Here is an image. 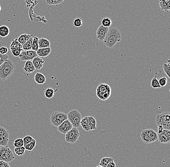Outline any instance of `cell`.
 Returning a JSON list of instances; mask_svg holds the SVG:
<instances>
[{
	"label": "cell",
	"mask_w": 170,
	"mask_h": 167,
	"mask_svg": "<svg viewBox=\"0 0 170 167\" xmlns=\"http://www.w3.org/2000/svg\"><path fill=\"white\" fill-rule=\"evenodd\" d=\"M121 35L120 30L115 27L109 29L103 40V43L107 48H112L117 43L120 42Z\"/></svg>",
	"instance_id": "6da1fadb"
},
{
	"label": "cell",
	"mask_w": 170,
	"mask_h": 167,
	"mask_svg": "<svg viewBox=\"0 0 170 167\" xmlns=\"http://www.w3.org/2000/svg\"><path fill=\"white\" fill-rule=\"evenodd\" d=\"M15 70V64L10 59H7L0 66V80H7L12 76Z\"/></svg>",
	"instance_id": "7a4b0ae2"
},
{
	"label": "cell",
	"mask_w": 170,
	"mask_h": 167,
	"mask_svg": "<svg viewBox=\"0 0 170 167\" xmlns=\"http://www.w3.org/2000/svg\"><path fill=\"white\" fill-rule=\"evenodd\" d=\"M111 94V87L106 84H101L97 87L96 95L101 100H106L108 99Z\"/></svg>",
	"instance_id": "3957f363"
},
{
	"label": "cell",
	"mask_w": 170,
	"mask_h": 167,
	"mask_svg": "<svg viewBox=\"0 0 170 167\" xmlns=\"http://www.w3.org/2000/svg\"><path fill=\"white\" fill-rule=\"evenodd\" d=\"M141 138L146 144L153 143L158 140V133L153 129H145L141 132Z\"/></svg>",
	"instance_id": "277c9868"
},
{
	"label": "cell",
	"mask_w": 170,
	"mask_h": 167,
	"mask_svg": "<svg viewBox=\"0 0 170 167\" xmlns=\"http://www.w3.org/2000/svg\"><path fill=\"white\" fill-rule=\"evenodd\" d=\"M157 125L162 126L164 129L170 130V113L165 112L157 114L156 117Z\"/></svg>",
	"instance_id": "5b68a950"
},
{
	"label": "cell",
	"mask_w": 170,
	"mask_h": 167,
	"mask_svg": "<svg viewBox=\"0 0 170 167\" xmlns=\"http://www.w3.org/2000/svg\"><path fill=\"white\" fill-rule=\"evenodd\" d=\"M68 120L73 128H78L80 126L82 115L77 109L71 110L67 114Z\"/></svg>",
	"instance_id": "8992f818"
},
{
	"label": "cell",
	"mask_w": 170,
	"mask_h": 167,
	"mask_svg": "<svg viewBox=\"0 0 170 167\" xmlns=\"http://www.w3.org/2000/svg\"><path fill=\"white\" fill-rule=\"evenodd\" d=\"M50 122L54 126L58 127L66 120L68 119L67 114L63 112L56 111L52 113L50 117Z\"/></svg>",
	"instance_id": "52a82bcc"
},
{
	"label": "cell",
	"mask_w": 170,
	"mask_h": 167,
	"mask_svg": "<svg viewBox=\"0 0 170 167\" xmlns=\"http://www.w3.org/2000/svg\"><path fill=\"white\" fill-rule=\"evenodd\" d=\"M15 157L12 150L7 146L0 147V161H3L7 163L12 162Z\"/></svg>",
	"instance_id": "ba28073f"
},
{
	"label": "cell",
	"mask_w": 170,
	"mask_h": 167,
	"mask_svg": "<svg viewBox=\"0 0 170 167\" xmlns=\"http://www.w3.org/2000/svg\"><path fill=\"white\" fill-rule=\"evenodd\" d=\"M80 136L78 129L76 128H73L67 133L65 134V141L70 143L77 142Z\"/></svg>",
	"instance_id": "9c48e42d"
},
{
	"label": "cell",
	"mask_w": 170,
	"mask_h": 167,
	"mask_svg": "<svg viewBox=\"0 0 170 167\" xmlns=\"http://www.w3.org/2000/svg\"><path fill=\"white\" fill-rule=\"evenodd\" d=\"M37 56L36 52L32 50H23L21 53V55L18 56L20 58L21 61H32V59Z\"/></svg>",
	"instance_id": "30bf717a"
},
{
	"label": "cell",
	"mask_w": 170,
	"mask_h": 167,
	"mask_svg": "<svg viewBox=\"0 0 170 167\" xmlns=\"http://www.w3.org/2000/svg\"><path fill=\"white\" fill-rule=\"evenodd\" d=\"M158 140L160 143H169L170 141V131L163 129L162 132L158 133Z\"/></svg>",
	"instance_id": "8fae6325"
},
{
	"label": "cell",
	"mask_w": 170,
	"mask_h": 167,
	"mask_svg": "<svg viewBox=\"0 0 170 167\" xmlns=\"http://www.w3.org/2000/svg\"><path fill=\"white\" fill-rule=\"evenodd\" d=\"M73 128L71 123L68 119L66 120L57 127L58 131L61 133L65 134Z\"/></svg>",
	"instance_id": "7c38bea8"
},
{
	"label": "cell",
	"mask_w": 170,
	"mask_h": 167,
	"mask_svg": "<svg viewBox=\"0 0 170 167\" xmlns=\"http://www.w3.org/2000/svg\"><path fill=\"white\" fill-rule=\"evenodd\" d=\"M109 29V28H107V27H103L102 25L100 26L96 31L97 38L100 41H103Z\"/></svg>",
	"instance_id": "4fadbf2b"
},
{
	"label": "cell",
	"mask_w": 170,
	"mask_h": 167,
	"mask_svg": "<svg viewBox=\"0 0 170 167\" xmlns=\"http://www.w3.org/2000/svg\"><path fill=\"white\" fill-rule=\"evenodd\" d=\"M52 49L50 48L39 49L36 51L37 55L40 58H45L49 56L51 52Z\"/></svg>",
	"instance_id": "5bb4252c"
},
{
	"label": "cell",
	"mask_w": 170,
	"mask_h": 167,
	"mask_svg": "<svg viewBox=\"0 0 170 167\" xmlns=\"http://www.w3.org/2000/svg\"><path fill=\"white\" fill-rule=\"evenodd\" d=\"M32 62L35 69L37 70H40L43 68L45 63V61L43 59L38 56L36 57L35 58L32 59Z\"/></svg>",
	"instance_id": "9a60e30c"
},
{
	"label": "cell",
	"mask_w": 170,
	"mask_h": 167,
	"mask_svg": "<svg viewBox=\"0 0 170 167\" xmlns=\"http://www.w3.org/2000/svg\"><path fill=\"white\" fill-rule=\"evenodd\" d=\"M35 70L34 65L32 63V61H26L25 63V66L23 68V71L26 73H31L34 72Z\"/></svg>",
	"instance_id": "2e32d148"
},
{
	"label": "cell",
	"mask_w": 170,
	"mask_h": 167,
	"mask_svg": "<svg viewBox=\"0 0 170 167\" xmlns=\"http://www.w3.org/2000/svg\"><path fill=\"white\" fill-rule=\"evenodd\" d=\"M34 79L36 83L39 85L44 84L46 81V78L45 76L41 72L36 73Z\"/></svg>",
	"instance_id": "e0dca14e"
},
{
	"label": "cell",
	"mask_w": 170,
	"mask_h": 167,
	"mask_svg": "<svg viewBox=\"0 0 170 167\" xmlns=\"http://www.w3.org/2000/svg\"><path fill=\"white\" fill-rule=\"evenodd\" d=\"M38 44H39V49L50 47V42L46 38H41L39 39Z\"/></svg>",
	"instance_id": "ac0fdd59"
},
{
	"label": "cell",
	"mask_w": 170,
	"mask_h": 167,
	"mask_svg": "<svg viewBox=\"0 0 170 167\" xmlns=\"http://www.w3.org/2000/svg\"><path fill=\"white\" fill-rule=\"evenodd\" d=\"M80 126L82 127L84 130L86 132L91 131L88 122V117H85L82 118L80 122Z\"/></svg>",
	"instance_id": "d6986e66"
},
{
	"label": "cell",
	"mask_w": 170,
	"mask_h": 167,
	"mask_svg": "<svg viewBox=\"0 0 170 167\" xmlns=\"http://www.w3.org/2000/svg\"><path fill=\"white\" fill-rule=\"evenodd\" d=\"M159 6L160 9L165 12H169L170 10V2L165 1L164 0H159Z\"/></svg>",
	"instance_id": "ffe728a7"
},
{
	"label": "cell",
	"mask_w": 170,
	"mask_h": 167,
	"mask_svg": "<svg viewBox=\"0 0 170 167\" xmlns=\"http://www.w3.org/2000/svg\"><path fill=\"white\" fill-rule=\"evenodd\" d=\"M10 34V29L6 25L0 26V36L2 38H5L9 35Z\"/></svg>",
	"instance_id": "44dd1931"
},
{
	"label": "cell",
	"mask_w": 170,
	"mask_h": 167,
	"mask_svg": "<svg viewBox=\"0 0 170 167\" xmlns=\"http://www.w3.org/2000/svg\"><path fill=\"white\" fill-rule=\"evenodd\" d=\"M9 48L10 49H22V45L18 42L17 38H16L12 40Z\"/></svg>",
	"instance_id": "7402d4cb"
},
{
	"label": "cell",
	"mask_w": 170,
	"mask_h": 167,
	"mask_svg": "<svg viewBox=\"0 0 170 167\" xmlns=\"http://www.w3.org/2000/svg\"><path fill=\"white\" fill-rule=\"evenodd\" d=\"M33 41V37H31L28 41L22 45L23 50H30L32 49V43Z\"/></svg>",
	"instance_id": "603a6c76"
},
{
	"label": "cell",
	"mask_w": 170,
	"mask_h": 167,
	"mask_svg": "<svg viewBox=\"0 0 170 167\" xmlns=\"http://www.w3.org/2000/svg\"><path fill=\"white\" fill-rule=\"evenodd\" d=\"M32 36V35H28V34H23L21 35L19 37L17 38L18 42L22 44H24L26 41H28L30 38Z\"/></svg>",
	"instance_id": "cb8c5ba5"
},
{
	"label": "cell",
	"mask_w": 170,
	"mask_h": 167,
	"mask_svg": "<svg viewBox=\"0 0 170 167\" xmlns=\"http://www.w3.org/2000/svg\"><path fill=\"white\" fill-rule=\"evenodd\" d=\"M88 122H89V127L91 131L95 130L97 128L96 127V123L97 121L95 119V118H94L92 116H89L88 117Z\"/></svg>",
	"instance_id": "d4e9b609"
},
{
	"label": "cell",
	"mask_w": 170,
	"mask_h": 167,
	"mask_svg": "<svg viewBox=\"0 0 170 167\" xmlns=\"http://www.w3.org/2000/svg\"><path fill=\"white\" fill-rule=\"evenodd\" d=\"M114 160L113 158L110 157H104L101 160L99 165L102 167H106L110 162Z\"/></svg>",
	"instance_id": "484cf974"
},
{
	"label": "cell",
	"mask_w": 170,
	"mask_h": 167,
	"mask_svg": "<svg viewBox=\"0 0 170 167\" xmlns=\"http://www.w3.org/2000/svg\"><path fill=\"white\" fill-rule=\"evenodd\" d=\"M36 145V141L35 139H34L33 140L31 141L30 143L24 146V147L25 148V150L31 152L35 148Z\"/></svg>",
	"instance_id": "4316f807"
},
{
	"label": "cell",
	"mask_w": 170,
	"mask_h": 167,
	"mask_svg": "<svg viewBox=\"0 0 170 167\" xmlns=\"http://www.w3.org/2000/svg\"><path fill=\"white\" fill-rule=\"evenodd\" d=\"M55 94V91L50 87H48L45 91L44 95L46 98L51 99L54 97Z\"/></svg>",
	"instance_id": "83f0119b"
},
{
	"label": "cell",
	"mask_w": 170,
	"mask_h": 167,
	"mask_svg": "<svg viewBox=\"0 0 170 167\" xmlns=\"http://www.w3.org/2000/svg\"><path fill=\"white\" fill-rule=\"evenodd\" d=\"M151 86L153 89H160L162 87L159 85L158 80L157 77H154L152 79L151 81Z\"/></svg>",
	"instance_id": "f1b7e54d"
},
{
	"label": "cell",
	"mask_w": 170,
	"mask_h": 167,
	"mask_svg": "<svg viewBox=\"0 0 170 167\" xmlns=\"http://www.w3.org/2000/svg\"><path fill=\"white\" fill-rule=\"evenodd\" d=\"M25 150L24 146L21 147H15L14 148V152L18 156H21L25 154Z\"/></svg>",
	"instance_id": "f546056e"
},
{
	"label": "cell",
	"mask_w": 170,
	"mask_h": 167,
	"mask_svg": "<svg viewBox=\"0 0 170 167\" xmlns=\"http://www.w3.org/2000/svg\"><path fill=\"white\" fill-rule=\"evenodd\" d=\"M64 1V0H45V3L50 6H58Z\"/></svg>",
	"instance_id": "4dcf8cb0"
},
{
	"label": "cell",
	"mask_w": 170,
	"mask_h": 167,
	"mask_svg": "<svg viewBox=\"0 0 170 167\" xmlns=\"http://www.w3.org/2000/svg\"><path fill=\"white\" fill-rule=\"evenodd\" d=\"M112 24V21L108 17H104L102 21V25L103 27L109 28Z\"/></svg>",
	"instance_id": "1f68e13d"
},
{
	"label": "cell",
	"mask_w": 170,
	"mask_h": 167,
	"mask_svg": "<svg viewBox=\"0 0 170 167\" xmlns=\"http://www.w3.org/2000/svg\"><path fill=\"white\" fill-rule=\"evenodd\" d=\"M38 40L39 39L37 37H34L33 38V41L32 43V49L31 50L36 52L37 50L39 49V44H38Z\"/></svg>",
	"instance_id": "d6a6232c"
},
{
	"label": "cell",
	"mask_w": 170,
	"mask_h": 167,
	"mask_svg": "<svg viewBox=\"0 0 170 167\" xmlns=\"http://www.w3.org/2000/svg\"><path fill=\"white\" fill-rule=\"evenodd\" d=\"M13 146L15 147H21L24 146V142L22 138H18L13 141Z\"/></svg>",
	"instance_id": "836d02e7"
},
{
	"label": "cell",
	"mask_w": 170,
	"mask_h": 167,
	"mask_svg": "<svg viewBox=\"0 0 170 167\" xmlns=\"http://www.w3.org/2000/svg\"><path fill=\"white\" fill-rule=\"evenodd\" d=\"M0 136H4L7 138H9V132L4 128L0 126Z\"/></svg>",
	"instance_id": "e575fe53"
},
{
	"label": "cell",
	"mask_w": 170,
	"mask_h": 167,
	"mask_svg": "<svg viewBox=\"0 0 170 167\" xmlns=\"http://www.w3.org/2000/svg\"><path fill=\"white\" fill-rule=\"evenodd\" d=\"M9 141V138H6L4 136H0V146H6L8 145Z\"/></svg>",
	"instance_id": "d590c367"
},
{
	"label": "cell",
	"mask_w": 170,
	"mask_h": 167,
	"mask_svg": "<svg viewBox=\"0 0 170 167\" xmlns=\"http://www.w3.org/2000/svg\"><path fill=\"white\" fill-rule=\"evenodd\" d=\"M163 69L165 73L167 75V77L170 78V64L164 63L163 64Z\"/></svg>",
	"instance_id": "8d00e7d4"
},
{
	"label": "cell",
	"mask_w": 170,
	"mask_h": 167,
	"mask_svg": "<svg viewBox=\"0 0 170 167\" xmlns=\"http://www.w3.org/2000/svg\"><path fill=\"white\" fill-rule=\"evenodd\" d=\"M167 82L168 80L166 77H163L158 80V82L161 87H164L165 86H166L167 84Z\"/></svg>",
	"instance_id": "74e56055"
},
{
	"label": "cell",
	"mask_w": 170,
	"mask_h": 167,
	"mask_svg": "<svg viewBox=\"0 0 170 167\" xmlns=\"http://www.w3.org/2000/svg\"><path fill=\"white\" fill-rule=\"evenodd\" d=\"M83 25L82 21L81 18H77L73 21V25L75 27H80Z\"/></svg>",
	"instance_id": "f35d334b"
},
{
	"label": "cell",
	"mask_w": 170,
	"mask_h": 167,
	"mask_svg": "<svg viewBox=\"0 0 170 167\" xmlns=\"http://www.w3.org/2000/svg\"><path fill=\"white\" fill-rule=\"evenodd\" d=\"M34 139V138L33 137L31 136H26L24 137V138H23V141L24 142V146L30 143L31 141L33 140Z\"/></svg>",
	"instance_id": "ab89813d"
},
{
	"label": "cell",
	"mask_w": 170,
	"mask_h": 167,
	"mask_svg": "<svg viewBox=\"0 0 170 167\" xmlns=\"http://www.w3.org/2000/svg\"><path fill=\"white\" fill-rule=\"evenodd\" d=\"M12 55L14 57H18L21 55V53L23 51L22 49H10Z\"/></svg>",
	"instance_id": "60d3db41"
},
{
	"label": "cell",
	"mask_w": 170,
	"mask_h": 167,
	"mask_svg": "<svg viewBox=\"0 0 170 167\" xmlns=\"http://www.w3.org/2000/svg\"><path fill=\"white\" fill-rule=\"evenodd\" d=\"M9 56L7 54L6 55H2L0 54V66H1V65L4 63V61L8 59Z\"/></svg>",
	"instance_id": "b9f144b4"
},
{
	"label": "cell",
	"mask_w": 170,
	"mask_h": 167,
	"mask_svg": "<svg viewBox=\"0 0 170 167\" xmlns=\"http://www.w3.org/2000/svg\"><path fill=\"white\" fill-rule=\"evenodd\" d=\"M8 52V49L5 46H2L0 48V54L2 55H6Z\"/></svg>",
	"instance_id": "7bdbcfd3"
},
{
	"label": "cell",
	"mask_w": 170,
	"mask_h": 167,
	"mask_svg": "<svg viewBox=\"0 0 170 167\" xmlns=\"http://www.w3.org/2000/svg\"><path fill=\"white\" fill-rule=\"evenodd\" d=\"M0 167H10V166L9 163L3 161H0Z\"/></svg>",
	"instance_id": "ee69618b"
},
{
	"label": "cell",
	"mask_w": 170,
	"mask_h": 167,
	"mask_svg": "<svg viewBox=\"0 0 170 167\" xmlns=\"http://www.w3.org/2000/svg\"><path fill=\"white\" fill-rule=\"evenodd\" d=\"M116 163H115L114 160H113L110 162V163L108 164L106 167H116Z\"/></svg>",
	"instance_id": "f6af8a7d"
},
{
	"label": "cell",
	"mask_w": 170,
	"mask_h": 167,
	"mask_svg": "<svg viewBox=\"0 0 170 167\" xmlns=\"http://www.w3.org/2000/svg\"><path fill=\"white\" fill-rule=\"evenodd\" d=\"M163 129V127L162 126L158 125V133H160L162 132Z\"/></svg>",
	"instance_id": "bcb514c9"
},
{
	"label": "cell",
	"mask_w": 170,
	"mask_h": 167,
	"mask_svg": "<svg viewBox=\"0 0 170 167\" xmlns=\"http://www.w3.org/2000/svg\"><path fill=\"white\" fill-rule=\"evenodd\" d=\"M2 8L1 7V5H0V11H1V10Z\"/></svg>",
	"instance_id": "7dc6e473"
},
{
	"label": "cell",
	"mask_w": 170,
	"mask_h": 167,
	"mask_svg": "<svg viewBox=\"0 0 170 167\" xmlns=\"http://www.w3.org/2000/svg\"><path fill=\"white\" fill-rule=\"evenodd\" d=\"M102 167V166H100V165H99V166H97V167Z\"/></svg>",
	"instance_id": "c3c4849f"
}]
</instances>
